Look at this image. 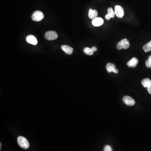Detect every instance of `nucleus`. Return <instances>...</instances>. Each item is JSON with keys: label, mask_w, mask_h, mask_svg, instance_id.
Instances as JSON below:
<instances>
[{"label": "nucleus", "mask_w": 151, "mask_h": 151, "mask_svg": "<svg viewBox=\"0 0 151 151\" xmlns=\"http://www.w3.org/2000/svg\"><path fill=\"white\" fill-rule=\"evenodd\" d=\"M112 149L111 147L109 145L106 146L104 149V151H112Z\"/></svg>", "instance_id": "obj_18"}, {"label": "nucleus", "mask_w": 151, "mask_h": 151, "mask_svg": "<svg viewBox=\"0 0 151 151\" xmlns=\"http://www.w3.org/2000/svg\"><path fill=\"white\" fill-rule=\"evenodd\" d=\"M146 66L148 68H151V56H149L148 59L146 60Z\"/></svg>", "instance_id": "obj_17"}, {"label": "nucleus", "mask_w": 151, "mask_h": 151, "mask_svg": "<svg viewBox=\"0 0 151 151\" xmlns=\"http://www.w3.org/2000/svg\"><path fill=\"white\" fill-rule=\"evenodd\" d=\"M141 84L144 87L147 88L151 85V80L148 78H144L143 80H142Z\"/></svg>", "instance_id": "obj_13"}, {"label": "nucleus", "mask_w": 151, "mask_h": 151, "mask_svg": "<svg viewBox=\"0 0 151 151\" xmlns=\"http://www.w3.org/2000/svg\"><path fill=\"white\" fill-rule=\"evenodd\" d=\"M17 142L20 147L22 148L26 149L30 147V143L25 138L22 136L18 137L17 139Z\"/></svg>", "instance_id": "obj_1"}, {"label": "nucleus", "mask_w": 151, "mask_h": 151, "mask_svg": "<svg viewBox=\"0 0 151 151\" xmlns=\"http://www.w3.org/2000/svg\"><path fill=\"white\" fill-rule=\"evenodd\" d=\"M84 54L87 55H89V56H92L94 54V51L92 50V49L90 48H85L84 49Z\"/></svg>", "instance_id": "obj_15"}, {"label": "nucleus", "mask_w": 151, "mask_h": 151, "mask_svg": "<svg viewBox=\"0 0 151 151\" xmlns=\"http://www.w3.org/2000/svg\"><path fill=\"white\" fill-rule=\"evenodd\" d=\"M61 49L67 54L71 55L73 54V48L69 46L63 45L61 46Z\"/></svg>", "instance_id": "obj_11"}, {"label": "nucleus", "mask_w": 151, "mask_h": 151, "mask_svg": "<svg viewBox=\"0 0 151 151\" xmlns=\"http://www.w3.org/2000/svg\"><path fill=\"white\" fill-rule=\"evenodd\" d=\"M104 23V20L100 17H96L92 20V24L95 26H99L102 25Z\"/></svg>", "instance_id": "obj_9"}, {"label": "nucleus", "mask_w": 151, "mask_h": 151, "mask_svg": "<svg viewBox=\"0 0 151 151\" xmlns=\"http://www.w3.org/2000/svg\"><path fill=\"white\" fill-rule=\"evenodd\" d=\"M123 100L124 103L128 106H131L134 105L135 104V101L134 99L128 96H125L123 98Z\"/></svg>", "instance_id": "obj_6"}, {"label": "nucleus", "mask_w": 151, "mask_h": 151, "mask_svg": "<svg viewBox=\"0 0 151 151\" xmlns=\"http://www.w3.org/2000/svg\"><path fill=\"white\" fill-rule=\"evenodd\" d=\"M111 18L110 16V15L108 14H107L105 16V19L107 20H109Z\"/></svg>", "instance_id": "obj_19"}, {"label": "nucleus", "mask_w": 151, "mask_h": 151, "mask_svg": "<svg viewBox=\"0 0 151 151\" xmlns=\"http://www.w3.org/2000/svg\"><path fill=\"white\" fill-rule=\"evenodd\" d=\"M58 37V34L56 32L50 31L46 32L45 38L48 40H56Z\"/></svg>", "instance_id": "obj_4"}, {"label": "nucleus", "mask_w": 151, "mask_h": 151, "mask_svg": "<svg viewBox=\"0 0 151 151\" xmlns=\"http://www.w3.org/2000/svg\"><path fill=\"white\" fill-rule=\"evenodd\" d=\"M106 69L107 72L108 73H111L112 72H114L115 74H118V69L116 68V66L114 64L112 63H108L106 65Z\"/></svg>", "instance_id": "obj_7"}, {"label": "nucleus", "mask_w": 151, "mask_h": 151, "mask_svg": "<svg viewBox=\"0 0 151 151\" xmlns=\"http://www.w3.org/2000/svg\"><path fill=\"white\" fill-rule=\"evenodd\" d=\"M0 150H1V144H0Z\"/></svg>", "instance_id": "obj_22"}, {"label": "nucleus", "mask_w": 151, "mask_h": 151, "mask_svg": "<svg viewBox=\"0 0 151 151\" xmlns=\"http://www.w3.org/2000/svg\"><path fill=\"white\" fill-rule=\"evenodd\" d=\"M108 14H109L111 18H113L115 17L116 14L115 12L113 11V9L111 7H110L108 9Z\"/></svg>", "instance_id": "obj_16"}, {"label": "nucleus", "mask_w": 151, "mask_h": 151, "mask_svg": "<svg viewBox=\"0 0 151 151\" xmlns=\"http://www.w3.org/2000/svg\"><path fill=\"white\" fill-rule=\"evenodd\" d=\"M139 63V60L136 58H133L131 60L129 61L127 64V65L129 67L134 68L136 67Z\"/></svg>", "instance_id": "obj_10"}, {"label": "nucleus", "mask_w": 151, "mask_h": 151, "mask_svg": "<svg viewBox=\"0 0 151 151\" xmlns=\"http://www.w3.org/2000/svg\"><path fill=\"white\" fill-rule=\"evenodd\" d=\"M129 40L127 39H124L121 40L117 44L116 48L118 50H121L122 49H127L130 47Z\"/></svg>", "instance_id": "obj_2"}, {"label": "nucleus", "mask_w": 151, "mask_h": 151, "mask_svg": "<svg viewBox=\"0 0 151 151\" xmlns=\"http://www.w3.org/2000/svg\"><path fill=\"white\" fill-rule=\"evenodd\" d=\"M92 50H93L94 52H96L97 50V47L95 46H93L92 47Z\"/></svg>", "instance_id": "obj_20"}, {"label": "nucleus", "mask_w": 151, "mask_h": 151, "mask_svg": "<svg viewBox=\"0 0 151 151\" xmlns=\"http://www.w3.org/2000/svg\"><path fill=\"white\" fill-rule=\"evenodd\" d=\"M143 49L146 52H149L151 51V41L145 45L143 47Z\"/></svg>", "instance_id": "obj_14"}, {"label": "nucleus", "mask_w": 151, "mask_h": 151, "mask_svg": "<svg viewBox=\"0 0 151 151\" xmlns=\"http://www.w3.org/2000/svg\"><path fill=\"white\" fill-rule=\"evenodd\" d=\"M98 15V12L96 10H92L90 9L89 11V18L91 20H94L97 17Z\"/></svg>", "instance_id": "obj_12"}, {"label": "nucleus", "mask_w": 151, "mask_h": 151, "mask_svg": "<svg viewBox=\"0 0 151 151\" xmlns=\"http://www.w3.org/2000/svg\"><path fill=\"white\" fill-rule=\"evenodd\" d=\"M147 90L148 92L151 94V85L149 86V87L147 88Z\"/></svg>", "instance_id": "obj_21"}, {"label": "nucleus", "mask_w": 151, "mask_h": 151, "mask_svg": "<svg viewBox=\"0 0 151 151\" xmlns=\"http://www.w3.org/2000/svg\"><path fill=\"white\" fill-rule=\"evenodd\" d=\"M114 12L118 18H122L124 16V10L121 6L119 5L116 6L114 9Z\"/></svg>", "instance_id": "obj_5"}, {"label": "nucleus", "mask_w": 151, "mask_h": 151, "mask_svg": "<svg viewBox=\"0 0 151 151\" xmlns=\"http://www.w3.org/2000/svg\"><path fill=\"white\" fill-rule=\"evenodd\" d=\"M44 15L43 13L40 11H37L32 14V20L35 22H39L44 18Z\"/></svg>", "instance_id": "obj_3"}, {"label": "nucleus", "mask_w": 151, "mask_h": 151, "mask_svg": "<svg viewBox=\"0 0 151 151\" xmlns=\"http://www.w3.org/2000/svg\"><path fill=\"white\" fill-rule=\"evenodd\" d=\"M26 41L27 42L33 45H36L38 42L37 38L33 35H28L26 38Z\"/></svg>", "instance_id": "obj_8"}]
</instances>
